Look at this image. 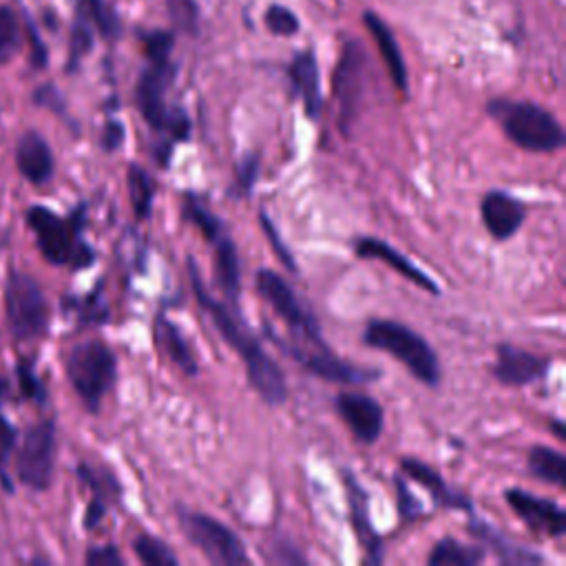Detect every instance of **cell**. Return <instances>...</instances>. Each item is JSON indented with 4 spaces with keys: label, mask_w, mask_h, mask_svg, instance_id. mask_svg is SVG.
<instances>
[{
    "label": "cell",
    "mask_w": 566,
    "mask_h": 566,
    "mask_svg": "<svg viewBox=\"0 0 566 566\" xmlns=\"http://www.w3.org/2000/svg\"><path fill=\"white\" fill-rule=\"evenodd\" d=\"M400 471L402 475H407L409 480H413L416 484H420L422 489H427L429 497L433 500L436 506L442 509H453V511H473V502L462 493L451 489L444 478L429 464H424L422 460L416 458H402L400 460Z\"/></svg>",
    "instance_id": "ffe728a7"
},
{
    "label": "cell",
    "mask_w": 566,
    "mask_h": 566,
    "mask_svg": "<svg viewBox=\"0 0 566 566\" xmlns=\"http://www.w3.org/2000/svg\"><path fill=\"white\" fill-rule=\"evenodd\" d=\"M394 486H396L398 511H400L402 520L411 522L413 517H418V515H420V511H422V502H420V500L409 491V486H407V482H405V478H402V475H396Z\"/></svg>",
    "instance_id": "7bdbcfd3"
},
{
    "label": "cell",
    "mask_w": 566,
    "mask_h": 566,
    "mask_svg": "<svg viewBox=\"0 0 566 566\" xmlns=\"http://www.w3.org/2000/svg\"><path fill=\"white\" fill-rule=\"evenodd\" d=\"M270 559L279 564H305V555L298 546L290 544L285 537H281L276 544H270Z\"/></svg>",
    "instance_id": "f6af8a7d"
},
{
    "label": "cell",
    "mask_w": 566,
    "mask_h": 566,
    "mask_svg": "<svg viewBox=\"0 0 566 566\" xmlns=\"http://www.w3.org/2000/svg\"><path fill=\"white\" fill-rule=\"evenodd\" d=\"M15 378H18V385H20V394L27 400H31L35 405L46 402V387H44L42 378L38 376L31 358H20L15 363Z\"/></svg>",
    "instance_id": "d590c367"
},
{
    "label": "cell",
    "mask_w": 566,
    "mask_h": 566,
    "mask_svg": "<svg viewBox=\"0 0 566 566\" xmlns=\"http://www.w3.org/2000/svg\"><path fill=\"white\" fill-rule=\"evenodd\" d=\"M480 217L495 241H506L526 221V206L506 190H489L480 201Z\"/></svg>",
    "instance_id": "e0dca14e"
},
{
    "label": "cell",
    "mask_w": 566,
    "mask_h": 566,
    "mask_svg": "<svg viewBox=\"0 0 566 566\" xmlns=\"http://www.w3.org/2000/svg\"><path fill=\"white\" fill-rule=\"evenodd\" d=\"M363 20H365L367 31L371 33V38H374L376 44H378V53H380V57H382V62H385V66H387V71H389V77H391L394 86H396L402 95H409V73H407V64H405V60H402V53H400V49H398V42H396L391 29H389L376 13H371V11H367V13L363 15Z\"/></svg>",
    "instance_id": "cb8c5ba5"
},
{
    "label": "cell",
    "mask_w": 566,
    "mask_h": 566,
    "mask_svg": "<svg viewBox=\"0 0 566 566\" xmlns=\"http://www.w3.org/2000/svg\"><path fill=\"white\" fill-rule=\"evenodd\" d=\"M504 500L528 531L546 537H562L566 533V511L555 500L539 497L517 486L506 489Z\"/></svg>",
    "instance_id": "4fadbf2b"
},
{
    "label": "cell",
    "mask_w": 566,
    "mask_h": 566,
    "mask_svg": "<svg viewBox=\"0 0 566 566\" xmlns=\"http://www.w3.org/2000/svg\"><path fill=\"white\" fill-rule=\"evenodd\" d=\"M64 310H73L77 316L80 327L86 325H104L111 321L108 303L102 296V285H97L93 292L84 296H66L64 298Z\"/></svg>",
    "instance_id": "4dcf8cb0"
},
{
    "label": "cell",
    "mask_w": 566,
    "mask_h": 566,
    "mask_svg": "<svg viewBox=\"0 0 566 566\" xmlns=\"http://www.w3.org/2000/svg\"><path fill=\"white\" fill-rule=\"evenodd\" d=\"M133 553L135 557L146 566H177L179 557L172 553V548L148 533H139L133 539Z\"/></svg>",
    "instance_id": "836d02e7"
},
{
    "label": "cell",
    "mask_w": 566,
    "mask_h": 566,
    "mask_svg": "<svg viewBox=\"0 0 566 566\" xmlns=\"http://www.w3.org/2000/svg\"><path fill=\"white\" fill-rule=\"evenodd\" d=\"M259 221H261L263 234L268 237V241H270V245H272L274 254L279 256V261H281V263H283L287 270H290V272H296V261H294L292 252L287 250L285 241L281 239V234H279L276 226H274V223H272V219L265 214V210H261V214H259Z\"/></svg>",
    "instance_id": "60d3db41"
},
{
    "label": "cell",
    "mask_w": 566,
    "mask_h": 566,
    "mask_svg": "<svg viewBox=\"0 0 566 566\" xmlns=\"http://www.w3.org/2000/svg\"><path fill=\"white\" fill-rule=\"evenodd\" d=\"M84 562L88 566H122L124 557L119 555L115 544H102V546H91L86 548Z\"/></svg>",
    "instance_id": "ee69618b"
},
{
    "label": "cell",
    "mask_w": 566,
    "mask_h": 566,
    "mask_svg": "<svg viewBox=\"0 0 566 566\" xmlns=\"http://www.w3.org/2000/svg\"><path fill=\"white\" fill-rule=\"evenodd\" d=\"M367 53L360 42L349 40L343 44L334 69V97L338 102V126L347 135L356 122L365 95Z\"/></svg>",
    "instance_id": "8fae6325"
},
{
    "label": "cell",
    "mask_w": 566,
    "mask_h": 566,
    "mask_svg": "<svg viewBox=\"0 0 566 566\" xmlns=\"http://www.w3.org/2000/svg\"><path fill=\"white\" fill-rule=\"evenodd\" d=\"M551 429H553V433H555L557 440H566V429H564V422H562L559 418H553V420H551Z\"/></svg>",
    "instance_id": "c3c4849f"
},
{
    "label": "cell",
    "mask_w": 566,
    "mask_h": 566,
    "mask_svg": "<svg viewBox=\"0 0 566 566\" xmlns=\"http://www.w3.org/2000/svg\"><path fill=\"white\" fill-rule=\"evenodd\" d=\"M469 533L484 546L489 548L500 564H506V566H537V564H544L546 557L526 548V546H520L515 544L513 539L504 537L497 528H493L491 524L482 522L480 517H471L469 522Z\"/></svg>",
    "instance_id": "7402d4cb"
},
{
    "label": "cell",
    "mask_w": 566,
    "mask_h": 566,
    "mask_svg": "<svg viewBox=\"0 0 566 566\" xmlns=\"http://www.w3.org/2000/svg\"><path fill=\"white\" fill-rule=\"evenodd\" d=\"M24 221L31 228L40 254L51 265L86 270L95 261L93 245L84 239L86 203H77L66 217L46 206H29Z\"/></svg>",
    "instance_id": "3957f363"
},
{
    "label": "cell",
    "mask_w": 566,
    "mask_h": 566,
    "mask_svg": "<svg viewBox=\"0 0 566 566\" xmlns=\"http://www.w3.org/2000/svg\"><path fill=\"white\" fill-rule=\"evenodd\" d=\"M75 473H77V480L91 491V500L86 504V513H84V520H82L84 528L91 531V528L102 524L108 506L119 500L122 484H119V480L115 478V473L111 469L95 467V464H88V462H80Z\"/></svg>",
    "instance_id": "2e32d148"
},
{
    "label": "cell",
    "mask_w": 566,
    "mask_h": 566,
    "mask_svg": "<svg viewBox=\"0 0 566 566\" xmlns=\"http://www.w3.org/2000/svg\"><path fill=\"white\" fill-rule=\"evenodd\" d=\"M168 13L179 31H197V2L195 0H168Z\"/></svg>",
    "instance_id": "b9f144b4"
},
{
    "label": "cell",
    "mask_w": 566,
    "mask_h": 566,
    "mask_svg": "<svg viewBox=\"0 0 566 566\" xmlns=\"http://www.w3.org/2000/svg\"><path fill=\"white\" fill-rule=\"evenodd\" d=\"M155 340H157L159 349L170 358V363L177 365L184 374H188V376L197 374L199 365H197L190 343L186 340L181 329L172 321H168L164 314H157V318H155Z\"/></svg>",
    "instance_id": "484cf974"
},
{
    "label": "cell",
    "mask_w": 566,
    "mask_h": 566,
    "mask_svg": "<svg viewBox=\"0 0 566 566\" xmlns=\"http://www.w3.org/2000/svg\"><path fill=\"white\" fill-rule=\"evenodd\" d=\"M7 327L15 340H35L49 329V303L40 283L20 270H11L2 290Z\"/></svg>",
    "instance_id": "ba28073f"
},
{
    "label": "cell",
    "mask_w": 566,
    "mask_h": 566,
    "mask_svg": "<svg viewBox=\"0 0 566 566\" xmlns=\"http://www.w3.org/2000/svg\"><path fill=\"white\" fill-rule=\"evenodd\" d=\"M93 49V27L91 22L75 11V22L71 29V44H69V64L66 71H75L80 60Z\"/></svg>",
    "instance_id": "e575fe53"
},
{
    "label": "cell",
    "mask_w": 566,
    "mask_h": 566,
    "mask_svg": "<svg viewBox=\"0 0 566 566\" xmlns=\"http://www.w3.org/2000/svg\"><path fill=\"white\" fill-rule=\"evenodd\" d=\"M256 292L261 298L274 310V314L287 325L294 343L281 340L270 334V338L287 354L292 349H307V347H325L321 336V325L314 312L303 303V298L292 290V285L276 274L274 270L261 268L256 272Z\"/></svg>",
    "instance_id": "8992f818"
},
{
    "label": "cell",
    "mask_w": 566,
    "mask_h": 566,
    "mask_svg": "<svg viewBox=\"0 0 566 566\" xmlns=\"http://www.w3.org/2000/svg\"><path fill=\"white\" fill-rule=\"evenodd\" d=\"M188 276L195 290V298L201 310L210 316L212 325L221 334V338L237 352L245 367V378L250 387L259 394V398L272 407H279L287 400V382L279 363L265 352L261 340L252 334V329L241 318L239 307L219 301L203 283L197 261L192 256L186 259Z\"/></svg>",
    "instance_id": "6da1fadb"
},
{
    "label": "cell",
    "mask_w": 566,
    "mask_h": 566,
    "mask_svg": "<svg viewBox=\"0 0 566 566\" xmlns=\"http://www.w3.org/2000/svg\"><path fill=\"white\" fill-rule=\"evenodd\" d=\"M33 99H35L38 104H42V106H51V108H55L57 113H62V111H64V102H62L60 93H57L53 86H42V88H38V91H35V95H33Z\"/></svg>",
    "instance_id": "7dc6e473"
},
{
    "label": "cell",
    "mask_w": 566,
    "mask_h": 566,
    "mask_svg": "<svg viewBox=\"0 0 566 566\" xmlns=\"http://www.w3.org/2000/svg\"><path fill=\"white\" fill-rule=\"evenodd\" d=\"M343 484H345V493H347L349 522H352L354 535L367 553L365 562L378 564V562H382V542H380V535L376 533L371 515H369V495L363 489V484L356 480V475L349 471H343Z\"/></svg>",
    "instance_id": "ac0fdd59"
},
{
    "label": "cell",
    "mask_w": 566,
    "mask_h": 566,
    "mask_svg": "<svg viewBox=\"0 0 566 566\" xmlns=\"http://www.w3.org/2000/svg\"><path fill=\"white\" fill-rule=\"evenodd\" d=\"M64 371L84 409L97 413L117 380V358L104 340L88 338L66 352Z\"/></svg>",
    "instance_id": "52a82bcc"
},
{
    "label": "cell",
    "mask_w": 566,
    "mask_h": 566,
    "mask_svg": "<svg viewBox=\"0 0 566 566\" xmlns=\"http://www.w3.org/2000/svg\"><path fill=\"white\" fill-rule=\"evenodd\" d=\"M265 27L276 35H294L301 29L298 18L283 4H270L263 15Z\"/></svg>",
    "instance_id": "f35d334b"
},
{
    "label": "cell",
    "mask_w": 566,
    "mask_h": 566,
    "mask_svg": "<svg viewBox=\"0 0 566 566\" xmlns=\"http://www.w3.org/2000/svg\"><path fill=\"white\" fill-rule=\"evenodd\" d=\"M352 248H354V254L358 259L382 261L391 270H396L400 276L409 279L413 285H418L420 290L431 292V294H440V285L424 270H420L409 256L398 252L391 243H387V241H382L378 237H358Z\"/></svg>",
    "instance_id": "d6986e66"
},
{
    "label": "cell",
    "mask_w": 566,
    "mask_h": 566,
    "mask_svg": "<svg viewBox=\"0 0 566 566\" xmlns=\"http://www.w3.org/2000/svg\"><path fill=\"white\" fill-rule=\"evenodd\" d=\"M126 186H128L130 206L135 210V217L139 221L148 219L150 210H153V201H155V181H153V177L139 164H130L128 172H126Z\"/></svg>",
    "instance_id": "f546056e"
},
{
    "label": "cell",
    "mask_w": 566,
    "mask_h": 566,
    "mask_svg": "<svg viewBox=\"0 0 566 566\" xmlns=\"http://www.w3.org/2000/svg\"><path fill=\"white\" fill-rule=\"evenodd\" d=\"M77 13H82L104 40H117L122 35V20L106 0H80Z\"/></svg>",
    "instance_id": "1f68e13d"
},
{
    "label": "cell",
    "mask_w": 566,
    "mask_h": 566,
    "mask_svg": "<svg viewBox=\"0 0 566 566\" xmlns=\"http://www.w3.org/2000/svg\"><path fill=\"white\" fill-rule=\"evenodd\" d=\"M181 217L188 223H192L208 243L217 241L226 232L223 221L195 192H184V197H181Z\"/></svg>",
    "instance_id": "f1b7e54d"
},
{
    "label": "cell",
    "mask_w": 566,
    "mask_h": 566,
    "mask_svg": "<svg viewBox=\"0 0 566 566\" xmlns=\"http://www.w3.org/2000/svg\"><path fill=\"white\" fill-rule=\"evenodd\" d=\"M486 113L515 146L528 153H555L566 144L559 119L535 102L495 97L486 104Z\"/></svg>",
    "instance_id": "277c9868"
},
{
    "label": "cell",
    "mask_w": 566,
    "mask_h": 566,
    "mask_svg": "<svg viewBox=\"0 0 566 566\" xmlns=\"http://www.w3.org/2000/svg\"><path fill=\"white\" fill-rule=\"evenodd\" d=\"M484 559L486 548L482 544H464L455 537H442L427 555L429 566H478Z\"/></svg>",
    "instance_id": "4316f807"
},
{
    "label": "cell",
    "mask_w": 566,
    "mask_h": 566,
    "mask_svg": "<svg viewBox=\"0 0 566 566\" xmlns=\"http://www.w3.org/2000/svg\"><path fill=\"white\" fill-rule=\"evenodd\" d=\"M526 467L531 475L542 482L564 486L566 484V458L562 451L548 444H533L526 455Z\"/></svg>",
    "instance_id": "83f0119b"
},
{
    "label": "cell",
    "mask_w": 566,
    "mask_h": 566,
    "mask_svg": "<svg viewBox=\"0 0 566 566\" xmlns=\"http://www.w3.org/2000/svg\"><path fill=\"white\" fill-rule=\"evenodd\" d=\"M7 391H9V382L4 376H0V486L7 493H13L15 486H13V478L9 475V462H11V455L18 444V429L2 413V400H4Z\"/></svg>",
    "instance_id": "d6a6232c"
},
{
    "label": "cell",
    "mask_w": 566,
    "mask_h": 566,
    "mask_svg": "<svg viewBox=\"0 0 566 566\" xmlns=\"http://www.w3.org/2000/svg\"><path fill=\"white\" fill-rule=\"evenodd\" d=\"M175 75L177 66L170 62V57L148 60V66L139 73L135 84V104L146 124L161 137L157 142L155 159L164 168L170 164L175 144L186 142L192 130L188 113L181 106H170L166 102V93Z\"/></svg>",
    "instance_id": "7a4b0ae2"
},
{
    "label": "cell",
    "mask_w": 566,
    "mask_h": 566,
    "mask_svg": "<svg viewBox=\"0 0 566 566\" xmlns=\"http://www.w3.org/2000/svg\"><path fill=\"white\" fill-rule=\"evenodd\" d=\"M15 166L20 175L33 184H49L55 172V157L49 142L38 130H27L15 146Z\"/></svg>",
    "instance_id": "44dd1931"
},
{
    "label": "cell",
    "mask_w": 566,
    "mask_h": 566,
    "mask_svg": "<svg viewBox=\"0 0 566 566\" xmlns=\"http://www.w3.org/2000/svg\"><path fill=\"white\" fill-rule=\"evenodd\" d=\"M290 80L303 102L305 115L310 119H318L323 111V95H321L318 62L312 51H301L294 55L290 64Z\"/></svg>",
    "instance_id": "603a6c76"
},
{
    "label": "cell",
    "mask_w": 566,
    "mask_h": 566,
    "mask_svg": "<svg viewBox=\"0 0 566 566\" xmlns=\"http://www.w3.org/2000/svg\"><path fill=\"white\" fill-rule=\"evenodd\" d=\"M363 343L396 358L422 385L438 387L442 380V365L436 349L424 336L391 318H369L363 329Z\"/></svg>",
    "instance_id": "5b68a950"
},
{
    "label": "cell",
    "mask_w": 566,
    "mask_h": 566,
    "mask_svg": "<svg viewBox=\"0 0 566 566\" xmlns=\"http://www.w3.org/2000/svg\"><path fill=\"white\" fill-rule=\"evenodd\" d=\"M139 42L144 46L146 60H166L170 57L172 44H175V35L170 31H161V29H150V31H137Z\"/></svg>",
    "instance_id": "74e56055"
},
{
    "label": "cell",
    "mask_w": 566,
    "mask_h": 566,
    "mask_svg": "<svg viewBox=\"0 0 566 566\" xmlns=\"http://www.w3.org/2000/svg\"><path fill=\"white\" fill-rule=\"evenodd\" d=\"M20 44V31L18 20L13 11L4 4H0V64L9 62Z\"/></svg>",
    "instance_id": "8d00e7d4"
},
{
    "label": "cell",
    "mask_w": 566,
    "mask_h": 566,
    "mask_svg": "<svg viewBox=\"0 0 566 566\" xmlns=\"http://www.w3.org/2000/svg\"><path fill=\"white\" fill-rule=\"evenodd\" d=\"M13 469L15 480L35 491L42 493L53 482L55 471V458H57V427L53 418H44L35 424H31L22 440L15 444L13 451Z\"/></svg>",
    "instance_id": "30bf717a"
},
{
    "label": "cell",
    "mask_w": 566,
    "mask_h": 566,
    "mask_svg": "<svg viewBox=\"0 0 566 566\" xmlns=\"http://www.w3.org/2000/svg\"><path fill=\"white\" fill-rule=\"evenodd\" d=\"M124 137H126L124 124L119 119H106L104 130H102V148L106 153H115V150L122 148Z\"/></svg>",
    "instance_id": "bcb514c9"
},
{
    "label": "cell",
    "mask_w": 566,
    "mask_h": 566,
    "mask_svg": "<svg viewBox=\"0 0 566 566\" xmlns=\"http://www.w3.org/2000/svg\"><path fill=\"white\" fill-rule=\"evenodd\" d=\"M259 175V157L256 155H245L243 161L237 168V177L232 184V197H248L252 192V186Z\"/></svg>",
    "instance_id": "ab89813d"
},
{
    "label": "cell",
    "mask_w": 566,
    "mask_h": 566,
    "mask_svg": "<svg viewBox=\"0 0 566 566\" xmlns=\"http://www.w3.org/2000/svg\"><path fill=\"white\" fill-rule=\"evenodd\" d=\"M212 245V259H214V283L223 292L226 301L234 307H239V294H241V274H239V254L232 234L226 230Z\"/></svg>",
    "instance_id": "d4e9b609"
},
{
    "label": "cell",
    "mask_w": 566,
    "mask_h": 566,
    "mask_svg": "<svg viewBox=\"0 0 566 566\" xmlns=\"http://www.w3.org/2000/svg\"><path fill=\"white\" fill-rule=\"evenodd\" d=\"M551 358L533 354L511 343L495 347V363L491 367L493 378L506 387H526L548 376Z\"/></svg>",
    "instance_id": "9a60e30c"
},
{
    "label": "cell",
    "mask_w": 566,
    "mask_h": 566,
    "mask_svg": "<svg viewBox=\"0 0 566 566\" xmlns=\"http://www.w3.org/2000/svg\"><path fill=\"white\" fill-rule=\"evenodd\" d=\"M177 522L186 539L201 551L210 564L219 566H245L250 555L241 537L223 522L201 511L177 506Z\"/></svg>",
    "instance_id": "9c48e42d"
},
{
    "label": "cell",
    "mask_w": 566,
    "mask_h": 566,
    "mask_svg": "<svg viewBox=\"0 0 566 566\" xmlns=\"http://www.w3.org/2000/svg\"><path fill=\"white\" fill-rule=\"evenodd\" d=\"M290 358L301 363L310 374L318 376L321 380L336 382V385H347V387H358V385H369L380 378L378 369L371 367H360L354 363H347L338 358L327 345L325 347H307V349H292L287 352Z\"/></svg>",
    "instance_id": "7c38bea8"
},
{
    "label": "cell",
    "mask_w": 566,
    "mask_h": 566,
    "mask_svg": "<svg viewBox=\"0 0 566 566\" xmlns=\"http://www.w3.org/2000/svg\"><path fill=\"white\" fill-rule=\"evenodd\" d=\"M334 407L358 442L374 444L380 438L385 427V411L374 396L345 389L336 394Z\"/></svg>",
    "instance_id": "5bb4252c"
}]
</instances>
